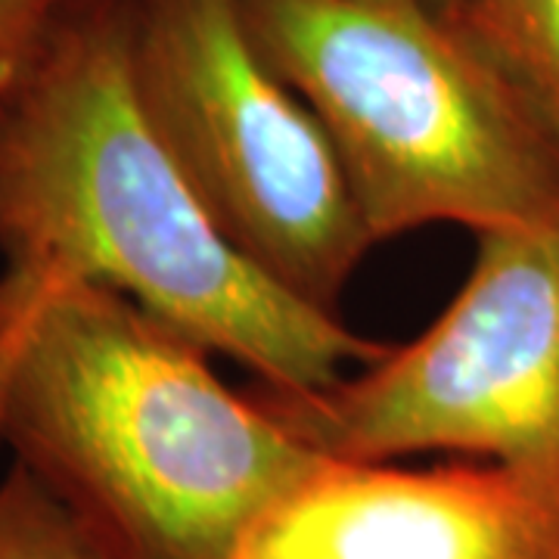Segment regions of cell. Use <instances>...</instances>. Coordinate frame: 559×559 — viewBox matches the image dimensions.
I'll return each mask as SVG.
<instances>
[{
	"label": "cell",
	"instance_id": "cell-1",
	"mask_svg": "<svg viewBox=\"0 0 559 559\" xmlns=\"http://www.w3.org/2000/svg\"><path fill=\"white\" fill-rule=\"evenodd\" d=\"M0 255L13 283L116 289L280 392L392 348L227 240L140 103L128 0H75L0 106Z\"/></svg>",
	"mask_w": 559,
	"mask_h": 559
},
{
	"label": "cell",
	"instance_id": "cell-2",
	"mask_svg": "<svg viewBox=\"0 0 559 559\" xmlns=\"http://www.w3.org/2000/svg\"><path fill=\"white\" fill-rule=\"evenodd\" d=\"M0 448L124 559H237L326 460L116 289L3 277Z\"/></svg>",
	"mask_w": 559,
	"mask_h": 559
},
{
	"label": "cell",
	"instance_id": "cell-3",
	"mask_svg": "<svg viewBox=\"0 0 559 559\" xmlns=\"http://www.w3.org/2000/svg\"><path fill=\"white\" fill-rule=\"evenodd\" d=\"M311 106L373 242L559 221V134L457 22L423 0H240Z\"/></svg>",
	"mask_w": 559,
	"mask_h": 559
},
{
	"label": "cell",
	"instance_id": "cell-4",
	"mask_svg": "<svg viewBox=\"0 0 559 559\" xmlns=\"http://www.w3.org/2000/svg\"><path fill=\"white\" fill-rule=\"evenodd\" d=\"M128 38L140 103L227 240L336 314L377 242L323 124L261 53L240 0H128Z\"/></svg>",
	"mask_w": 559,
	"mask_h": 559
},
{
	"label": "cell",
	"instance_id": "cell-5",
	"mask_svg": "<svg viewBox=\"0 0 559 559\" xmlns=\"http://www.w3.org/2000/svg\"><path fill=\"white\" fill-rule=\"evenodd\" d=\"M252 395L326 460L451 451L559 469V221L479 234L441 318L352 380Z\"/></svg>",
	"mask_w": 559,
	"mask_h": 559
},
{
	"label": "cell",
	"instance_id": "cell-6",
	"mask_svg": "<svg viewBox=\"0 0 559 559\" xmlns=\"http://www.w3.org/2000/svg\"><path fill=\"white\" fill-rule=\"evenodd\" d=\"M559 469L323 460L237 559H554Z\"/></svg>",
	"mask_w": 559,
	"mask_h": 559
},
{
	"label": "cell",
	"instance_id": "cell-7",
	"mask_svg": "<svg viewBox=\"0 0 559 559\" xmlns=\"http://www.w3.org/2000/svg\"><path fill=\"white\" fill-rule=\"evenodd\" d=\"M559 134V0H463L448 13Z\"/></svg>",
	"mask_w": 559,
	"mask_h": 559
},
{
	"label": "cell",
	"instance_id": "cell-8",
	"mask_svg": "<svg viewBox=\"0 0 559 559\" xmlns=\"http://www.w3.org/2000/svg\"><path fill=\"white\" fill-rule=\"evenodd\" d=\"M0 559H124L22 463L0 479Z\"/></svg>",
	"mask_w": 559,
	"mask_h": 559
},
{
	"label": "cell",
	"instance_id": "cell-9",
	"mask_svg": "<svg viewBox=\"0 0 559 559\" xmlns=\"http://www.w3.org/2000/svg\"><path fill=\"white\" fill-rule=\"evenodd\" d=\"M75 0H0V106L20 87Z\"/></svg>",
	"mask_w": 559,
	"mask_h": 559
},
{
	"label": "cell",
	"instance_id": "cell-10",
	"mask_svg": "<svg viewBox=\"0 0 559 559\" xmlns=\"http://www.w3.org/2000/svg\"><path fill=\"white\" fill-rule=\"evenodd\" d=\"M423 3H426L429 10L441 13V16H448V13H454V10H457L463 0H423Z\"/></svg>",
	"mask_w": 559,
	"mask_h": 559
},
{
	"label": "cell",
	"instance_id": "cell-11",
	"mask_svg": "<svg viewBox=\"0 0 559 559\" xmlns=\"http://www.w3.org/2000/svg\"><path fill=\"white\" fill-rule=\"evenodd\" d=\"M554 559H559V550H557V557H554Z\"/></svg>",
	"mask_w": 559,
	"mask_h": 559
}]
</instances>
